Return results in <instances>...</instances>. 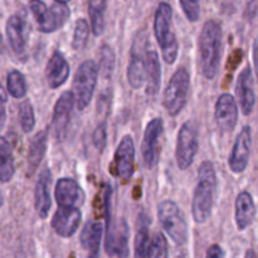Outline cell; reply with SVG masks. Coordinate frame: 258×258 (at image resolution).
Returning <instances> with one entry per match:
<instances>
[{"instance_id":"33","label":"cell","mask_w":258,"mask_h":258,"mask_svg":"<svg viewBox=\"0 0 258 258\" xmlns=\"http://www.w3.org/2000/svg\"><path fill=\"white\" fill-rule=\"evenodd\" d=\"M100 72L102 73L103 78L108 80L112 76L113 70H115V53L110 45H103L101 48L100 53Z\"/></svg>"},{"instance_id":"14","label":"cell","mask_w":258,"mask_h":258,"mask_svg":"<svg viewBox=\"0 0 258 258\" xmlns=\"http://www.w3.org/2000/svg\"><path fill=\"white\" fill-rule=\"evenodd\" d=\"M82 221L78 207H58L52 218V228L62 238H70L77 232Z\"/></svg>"},{"instance_id":"11","label":"cell","mask_w":258,"mask_h":258,"mask_svg":"<svg viewBox=\"0 0 258 258\" xmlns=\"http://www.w3.org/2000/svg\"><path fill=\"white\" fill-rule=\"evenodd\" d=\"M146 39L138 37L131 48L130 63L127 67V81L130 86L139 90L146 81Z\"/></svg>"},{"instance_id":"13","label":"cell","mask_w":258,"mask_h":258,"mask_svg":"<svg viewBox=\"0 0 258 258\" xmlns=\"http://www.w3.org/2000/svg\"><path fill=\"white\" fill-rule=\"evenodd\" d=\"M75 103L76 100L72 91H64L55 102L54 110H53L52 130L57 140H63V138L66 136V131L70 125Z\"/></svg>"},{"instance_id":"7","label":"cell","mask_w":258,"mask_h":258,"mask_svg":"<svg viewBox=\"0 0 258 258\" xmlns=\"http://www.w3.org/2000/svg\"><path fill=\"white\" fill-rule=\"evenodd\" d=\"M98 78V67L95 60H85L78 67L73 78V95L78 110L83 111L88 105L95 93Z\"/></svg>"},{"instance_id":"40","label":"cell","mask_w":258,"mask_h":258,"mask_svg":"<svg viewBox=\"0 0 258 258\" xmlns=\"http://www.w3.org/2000/svg\"><path fill=\"white\" fill-rule=\"evenodd\" d=\"M54 2L57 3H62V4H67L68 2H71V0H54Z\"/></svg>"},{"instance_id":"4","label":"cell","mask_w":258,"mask_h":258,"mask_svg":"<svg viewBox=\"0 0 258 258\" xmlns=\"http://www.w3.org/2000/svg\"><path fill=\"white\" fill-rule=\"evenodd\" d=\"M29 9L42 33H53L60 29L70 19L71 10L67 4L55 2L48 8L42 0H30Z\"/></svg>"},{"instance_id":"18","label":"cell","mask_w":258,"mask_h":258,"mask_svg":"<svg viewBox=\"0 0 258 258\" xmlns=\"http://www.w3.org/2000/svg\"><path fill=\"white\" fill-rule=\"evenodd\" d=\"M237 97L243 115H249L256 103V95L253 90V75L249 67H246L238 76L236 87Z\"/></svg>"},{"instance_id":"34","label":"cell","mask_w":258,"mask_h":258,"mask_svg":"<svg viewBox=\"0 0 258 258\" xmlns=\"http://www.w3.org/2000/svg\"><path fill=\"white\" fill-rule=\"evenodd\" d=\"M186 19L191 23L198 22L201 18V0H179Z\"/></svg>"},{"instance_id":"28","label":"cell","mask_w":258,"mask_h":258,"mask_svg":"<svg viewBox=\"0 0 258 258\" xmlns=\"http://www.w3.org/2000/svg\"><path fill=\"white\" fill-rule=\"evenodd\" d=\"M150 221L145 213H141L138 221V232L135 237V258H146L149 247Z\"/></svg>"},{"instance_id":"8","label":"cell","mask_w":258,"mask_h":258,"mask_svg":"<svg viewBox=\"0 0 258 258\" xmlns=\"http://www.w3.org/2000/svg\"><path fill=\"white\" fill-rule=\"evenodd\" d=\"M198 148V130L193 122L188 121L180 127L176 139L175 158L180 170H186L193 164Z\"/></svg>"},{"instance_id":"39","label":"cell","mask_w":258,"mask_h":258,"mask_svg":"<svg viewBox=\"0 0 258 258\" xmlns=\"http://www.w3.org/2000/svg\"><path fill=\"white\" fill-rule=\"evenodd\" d=\"M244 258H258V256L253 249H248V251L246 252V256H244Z\"/></svg>"},{"instance_id":"32","label":"cell","mask_w":258,"mask_h":258,"mask_svg":"<svg viewBox=\"0 0 258 258\" xmlns=\"http://www.w3.org/2000/svg\"><path fill=\"white\" fill-rule=\"evenodd\" d=\"M88 37H90V27L86 19H78L76 22L75 33H73L72 47L75 50L85 49L88 43Z\"/></svg>"},{"instance_id":"5","label":"cell","mask_w":258,"mask_h":258,"mask_svg":"<svg viewBox=\"0 0 258 258\" xmlns=\"http://www.w3.org/2000/svg\"><path fill=\"white\" fill-rule=\"evenodd\" d=\"M189 87H190V76L186 68L181 67L171 76L165 88L163 105L166 112L175 117L183 111L188 101Z\"/></svg>"},{"instance_id":"30","label":"cell","mask_w":258,"mask_h":258,"mask_svg":"<svg viewBox=\"0 0 258 258\" xmlns=\"http://www.w3.org/2000/svg\"><path fill=\"white\" fill-rule=\"evenodd\" d=\"M146 258H169L168 241L163 233L158 232L154 234L153 239L149 243Z\"/></svg>"},{"instance_id":"35","label":"cell","mask_w":258,"mask_h":258,"mask_svg":"<svg viewBox=\"0 0 258 258\" xmlns=\"http://www.w3.org/2000/svg\"><path fill=\"white\" fill-rule=\"evenodd\" d=\"M106 143H107V128H106V122L103 121V122L98 123L93 133V144H95L96 149L103 151V149L106 148Z\"/></svg>"},{"instance_id":"24","label":"cell","mask_w":258,"mask_h":258,"mask_svg":"<svg viewBox=\"0 0 258 258\" xmlns=\"http://www.w3.org/2000/svg\"><path fill=\"white\" fill-rule=\"evenodd\" d=\"M146 95L154 97L158 95L161 85V67L155 50L146 52Z\"/></svg>"},{"instance_id":"16","label":"cell","mask_w":258,"mask_h":258,"mask_svg":"<svg viewBox=\"0 0 258 258\" xmlns=\"http://www.w3.org/2000/svg\"><path fill=\"white\" fill-rule=\"evenodd\" d=\"M217 126L222 133L229 134L234 130L238 121V107L236 98L229 93H223L219 96L214 110Z\"/></svg>"},{"instance_id":"12","label":"cell","mask_w":258,"mask_h":258,"mask_svg":"<svg viewBox=\"0 0 258 258\" xmlns=\"http://www.w3.org/2000/svg\"><path fill=\"white\" fill-rule=\"evenodd\" d=\"M128 226L123 218H120L115 223L111 222L110 227L106 228L105 247L108 256L116 258L128 257Z\"/></svg>"},{"instance_id":"3","label":"cell","mask_w":258,"mask_h":258,"mask_svg":"<svg viewBox=\"0 0 258 258\" xmlns=\"http://www.w3.org/2000/svg\"><path fill=\"white\" fill-rule=\"evenodd\" d=\"M154 33L160 45L164 60L168 64H173L178 57L179 44L173 30V9L168 3H160L156 9Z\"/></svg>"},{"instance_id":"42","label":"cell","mask_w":258,"mask_h":258,"mask_svg":"<svg viewBox=\"0 0 258 258\" xmlns=\"http://www.w3.org/2000/svg\"><path fill=\"white\" fill-rule=\"evenodd\" d=\"M3 206V197H2V194H0V207Z\"/></svg>"},{"instance_id":"29","label":"cell","mask_w":258,"mask_h":258,"mask_svg":"<svg viewBox=\"0 0 258 258\" xmlns=\"http://www.w3.org/2000/svg\"><path fill=\"white\" fill-rule=\"evenodd\" d=\"M7 90L14 98H23L27 95V81L24 75L17 70H13L8 73Z\"/></svg>"},{"instance_id":"23","label":"cell","mask_w":258,"mask_h":258,"mask_svg":"<svg viewBox=\"0 0 258 258\" xmlns=\"http://www.w3.org/2000/svg\"><path fill=\"white\" fill-rule=\"evenodd\" d=\"M256 217V206L248 191H242L236 199V224L239 231L248 228Z\"/></svg>"},{"instance_id":"1","label":"cell","mask_w":258,"mask_h":258,"mask_svg":"<svg viewBox=\"0 0 258 258\" xmlns=\"http://www.w3.org/2000/svg\"><path fill=\"white\" fill-rule=\"evenodd\" d=\"M199 68L207 80H214L222 59V28L216 20H207L198 40Z\"/></svg>"},{"instance_id":"22","label":"cell","mask_w":258,"mask_h":258,"mask_svg":"<svg viewBox=\"0 0 258 258\" xmlns=\"http://www.w3.org/2000/svg\"><path fill=\"white\" fill-rule=\"evenodd\" d=\"M103 227L97 221H88L81 233V243L88 252L87 258H100L101 239H102Z\"/></svg>"},{"instance_id":"6","label":"cell","mask_w":258,"mask_h":258,"mask_svg":"<svg viewBox=\"0 0 258 258\" xmlns=\"http://www.w3.org/2000/svg\"><path fill=\"white\" fill-rule=\"evenodd\" d=\"M158 216L163 228L176 244L183 246L188 242V224L178 204L173 201L161 202L158 207Z\"/></svg>"},{"instance_id":"27","label":"cell","mask_w":258,"mask_h":258,"mask_svg":"<svg viewBox=\"0 0 258 258\" xmlns=\"http://www.w3.org/2000/svg\"><path fill=\"white\" fill-rule=\"evenodd\" d=\"M107 8L106 0H88V15L93 34L101 35L105 30V13Z\"/></svg>"},{"instance_id":"31","label":"cell","mask_w":258,"mask_h":258,"mask_svg":"<svg viewBox=\"0 0 258 258\" xmlns=\"http://www.w3.org/2000/svg\"><path fill=\"white\" fill-rule=\"evenodd\" d=\"M18 116H19V122L22 126V130L24 133H30L35 126V116L33 106L29 100L23 101L18 108Z\"/></svg>"},{"instance_id":"19","label":"cell","mask_w":258,"mask_h":258,"mask_svg":"<svg viewBox=\"0 0 258 258\" xmlns=\"http://www.w3.org/2000/svg\"><path fill=\"white\" fill-rule=\"evenodd\" d=\"M70 64L60 52H54L45 67V78L49 88L55 90L67 81L70 76Z\"/></svg>"},{"instance_id":"26","label":"cell","mask_w":258,"mask_h":258,"mask_svg":"<svg viewBox=\"0 0 258 258\" xmlns=\"http://www.w3.org/2000/svg\"><path fill=\"white\" fill-rule=\"evenodd\" d=\"M15 173L14 156L10 144L5 139L0 138V181L8 183L12 180Z\"/></svg>"},{"instance_id":"25","label":"cell","mask_w":258,"mask_h":258,"mask_svg":"<svg viewBox=\"0 0 258 258\" xmlns=\"http://www.w3.org/2000/svg\"><path fill=\"white\" fill-rule=\"evenodd\" d=\"M47 131L43 130L35 134L34 138L30 140L29 149H28L27 155V164L28 170H29V175H32L38 166L40 165L42 160L44 159L45 153H47Z\"/></svg>"},{"instance_id":"15","label":"cell","mask_w":258,"mask_h":258,"mask_svg":"<svg viewBox=\"0 0 258 258\" xmlns=\"http://www.w3.org/2000/svg\"><path fill=\"white\" fill-rule=\"evenodd\" d=\"M252 148V131L249 126H244L239 135L237 136L236 143L232 149L231 156H229V168L233 173H243L248 165L249 156H251Z\"/></svg>"},{"instance_id":"36","label":"cell","mask_w":258,"mask_h":258,"mask_svg":"<svg viewBox=\"0 0 258 258\" xmlns=\"http://www.w3.org/2000/svg\"><path fill=\"white\" fill-rule=\"evenodd\" d=\"M7 102L8 95L5 88L0 83V134L4 130L5 123H7Z\"/></svg>"},{"instance_id":"10","label":"cell","mask_w":258,"mask_h":258,"mask_svg":"<svg viewBox=\"0 0 258 258\" xmlns=\"http://www.w3.org/2000/svg\"><path fill=\"white\" fill-rule=\"evenodd\" d=\"M112 170L113 174L123 181L133 178L135 171V144L130 135L121 139L113 156Z\"/></svg>"},{"instance_id":"37","label":"cell","mask_w":258,"mask_h":258,"mask_svg":"<svg viewBox=\"0 0 258 258\" xmlns=\"http://www.w3.org/2000/svg\"><path fill=\"white\" fill-rule=\"evenodd\" d=\"M207 258H223V249L219 244H213L207 251Z\"/></svg>"},{"instance_id":"9","label":"cell","mask_w":258,"mask_h":258,"mask_svg":"<svg viewBox=\"0 0 258 258\" xmlns=\"http://www.w3.org/2000/svg\"><path fill=\"white\" fill-rule=\"evenodd\" d=\"M164 131L163 118L155 117L146 125L144 133L141 154L146 169H153L158 164L160 155V139Z\"/></svg>"},{"instance_id":"2","label":"cell","mask_w":258,"mask_h":258,"mask_svg":"<svg viewBox=\"0 0 258 258\" xmlns=\"http://www.w3.org/2000/svg\"><path fill=\"white\" fill-rule=\"evenodd\" d=\"M217 191V175L212 161L204 160L199 166L198 183L193 196L191 214L196 223L203 224L211 218Z\"/></svg>"},{"instance_id":"41","label":"cell","mask_w":258,"mask_h":258,"mask_svg":"<svg viewBox=\"0 0 258 258\" xmlns=\"http://www.w3.org/2000/svg\"><path fill=\"white\" fill-rule=\"evenodd\" d=\"M3 48V38H2V34H0V49Z\"/></svg>"},{"instance_id":"21","label":"cell","mask_w":258,"mask_h":258,"mask_svg":"<svg viewBox=\"0 0 258 258\" xmlns=\"http://www.w3.org/2000/svg\"><path fill=\"white\" fill-rule=\"evenodd\" d=\"M7 37L12 49L17 54H22L27 47V23L19 14L12 15L7 22Z\"/></svg>"},{"instance_id":"17","label":"cell","mask_w":258,"mask_h":258,"mask_svg":"<svg viewBox=\"0 0 258 258\" xmlns=\"http://www.w3.org/2000/svg\"><path fill=\"white\" fill-rule=\"evenodd\" d=\"M50 184H52V173L49 169H44L39 174L34 190V207L38 216L42 219L48 217V213L52 207V199H50Z\"/></svg>"},{"instance_id":"20","label":"cell","mask_w":258,"mask_h":258,"mask_svg":"<svg viewBox=\"0 0 258 258\" xmlns=\"http://www.w3.org/2000/svg\"><path fill=\"white\" fill-rule=\"evenodd\" d=\"M54 196L58 207H77L83 202L80 185L71 178H62L57 181Z\"/></svg>"},{"instance_id":"38","label":"cell","mask_w":258,"mask_h":258,"mask_svg":"<svg viewBox=\"0 0 258 258\" xmlns=\"http://www.w3.org/2000/svg\"><path fill=\"white\" fill-rule=\"evenodd\" d=\"M253 64H254V72H256L257 81H258V37L253 42Z\"/></svg>"}]
</instances>
